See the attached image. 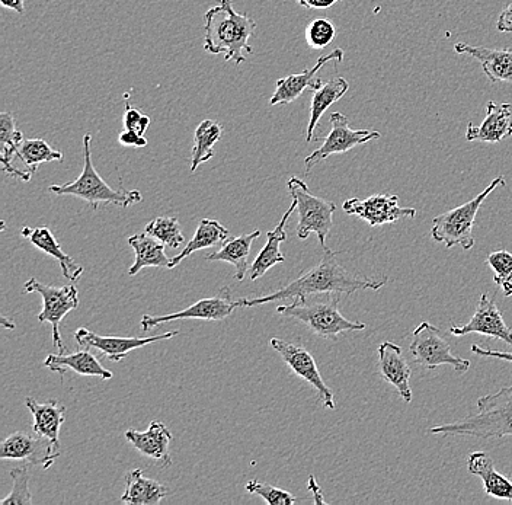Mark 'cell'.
I'll use <instances>...</instances> for the list:
<instances>
[{"mask_svg":"<svg viewBox=\"0 0 512 505\" xmlns=\"http://www.w3.org/2000/svg\"><path fill=\"white\" fill-rule=\"evenodd\" d=\"M261 236L259 230L249 233V235L238 236L224 242L217 251L210 252L204 257V260L210 262H229L235 267V278L238 281L245 280L246 274L251 270L249 265V254H251L252 244Z\"/></svg>","mask_w":512,"mask_h":505,"instance_id":"26","label":"cell"},{"mask_svg":"<svg viewBox=\"0 0 512 505\" xmlns=\"http://www.w3.org/2000/svg\"><path fill=\"white\" fill-rule=\"evenodd\" d=\"M92 134L83 136V171L75 181L63 185H51L48 191L57 196H73L91 204L92 209L98 210L99 204H114V206L128 207L142 203L143 196L140 191H127L124 188L115 190L105 182L104 178L96 172L92 162Z\"/></svg>","mask_w":512,"mask_h":505,"instance_id":"4","label":"cell"},{"mask_svg":"<svg viewBox=\"0 0 512 505\" xmlns=\"http://www.w3.org/2000/svg\"><path fill=\"white\" fill-rule=\"evenodd\" d=\"M512 136V104H486V117L480 126L469 123L467 142L499 143Z\"/></svg>","mask_w":512,"mask_h":505,"instance_id":"20","label":"cell"},{"mask_svg":"<svg viewBox=\"0 0 512 505\" xmlns=\"http://www.w3.org/2000/svg\"><path fill=\"white\" fill-rule=\"evenodd\" d=\"M486 264L494 271V281L505 297L512 296V254L501 249L486 258Z\"/></svg>","mask_w":512,"mask_h":505,"instance_id":"36","label":"cell"},{"mask_svg":"<svg viewBox=\"0 0 512 505\" xmlns=\"http://www.w3.org/2000/svg\"><path fill=\"white\" fill-rule=\"evenodd\" d=\"M0 3H2L3 8L11 9L21 17L25 14L24 0H0Z\"/></svg>","mask_w":512,"mask_h":505,"instance_id":"45","label":"cell"},{"mask_svg":"<svg viewBox=\"0 0 512 505\" xmlns=\"http://www.w3.org/2000/svg\"><path fill=\"white\" fill-rule=\"evenodd\" d=\"M296 210V203H291L290 209L284 213L283 219L278 223L277 228L268 232L267 244H265L262 251L259 252L258 257L255 258L254 264L251 265V280L256 281L258 278L265 276L268 270H271L274 265L283 264L286 261L280 246L287 239L286 225L291 214Z\"/></svg>","mask_w":512,"mask_h":505,"instance_id":"27","label":"cell"},{"mask_svg":"<svg viewBox=\"0 0 512 505\" xmlns=\"http://www.w3.org/2000/svg\"><path fill=\"white\" fill-rule=\"evenodd\" d=\"M467 471L482 479L486 495L512 503V482L496 471L488 453L475 452L467 457Z\"/></svg>","mask_w":512,"mask_h":505,"instance_id":"25","label":"cell"},{"mask_svg":"<svg viewBox=\"0 0 512 505\" xmlns=\"http://www.w3.org/2000/svg\"><path fill=\"white\" fill-rule=\"evenodd\" d=\"M344 60V50L335 49L326 56L319 57L316 65L312 69L304 70L299 75H290L287 78L278 79L277 88L271 97V105H288L300 98L306 89H316L323 85L322 79L318 78V73L326 63H341Z\"/></svg>","mask_w":512,"mask_h":505,"instance_id":"17","label":"cell"},{"mask_svg":"<svg viewBox=\"0 0 512 505\" xmlns=\"http://www.w3.org/2000/svg\"><path fill=\"white\" fill-rule=\"evenodd\" d=\"M271 347L286 361L287 366L296 373L300 379L306 380L318 392L319 401L326 409H335L334 392L329 389L320 375L318 364L312 354L300 345L287 343L278 338H272Z\"/></svg>","mask_w":512,"mask_h":505,"instance_id":"14","label":"cell"},{"mask_svg":"<svg viewBox=\"0 0 512 505\" xmlns=\"http://www.w3.org/2000/svg\"><path fill=\"white\" fill-rule=\"evenodd\" d=\"M350 89V83L347 79L336 76L331 81L323 83L320 88L313 91L312 102H310V121L307 126L306 142H312L315 136L316 127H318L320 118L326 113L329 107L338 102L339 99L347 94Z\"/></svg>","mask_w":512,"mask_h":505,"instance_id":"31","label":"cell"},{"mask_svg":"<svg viewBox=\"0 0 512 505\" xmlns=\"http://www.w3.org/2000/svg\"><path fill=\"white\" fill-rule=\"evenodd\" d=\"M245 488L249 494L258 495L265 503L270 505H293L297 503V498L291 492L272 487V485L262 484L256 479L249 481Z\"/></svg>","mask_w":512,"mask_h":505,"instance_id":"38","label":"cell"},{"mask_svg":"<svg viewBox=\"0 0 512 505\" xmlns=\"http://www.w3.org/2000/svg\"><path fill=\"white\" fill-rule=\"evenodd\" d=\"M450 334L453 337L479 334L486 337L498 338L512 347V329L505 324L504 316L496 305L494 297L488 293L480 294L478 309L469 322L463 326H451Z\"/></svg>","mask_w":512,"mask_h":505,"instance_id":"16","label":"cell"},{"mask_svg":"<svg viewBox=\"0 0 512 505\" xmlns=\"http://www.w3.org/2000/svg\"><path fill=\"white\" fill-rule=\"evenodd\" d=\"M126 439L133 444L137 452L142 453L150 459L156 460L160 469L172 466L171 452L169 446L174 440V434L160 421H152L146 431L127 430Z\"/></svg>","mask_w":512,"mask_h":505,"instance_id":"19","label":"cell"},{"mask_svg":"<svg viewBox=\"0 0 512 505\" xmlns=\"http://www.w3.org/2000/svg\"><path fill=\"white\" fill-rule=\"evenodd\" d=\"M16 159L24 163L25 168L32 172V174L37 172L38 166H40L41 163L64 161L63 153L59 152V150H54L53 147L48 145L46 140L43 139L24 140L18 147V156H16Z\"/></svg>","mask_w":512,"mask_h":505,"instance_id":"34","label":"cell"},{"mask_svg":"<svg viewBox=\"0 0 512 505\" xmlns=\"http://www.w3.org/2000/svg\"><path fill=\"white\" fill-rule=\"evenodd\" d=\"M44 366L51 372L59 373L60 376L66 375L67 370H73L80 376L99 377L102 380L112 379V372L105 369L94 354L89 350H83L70 354H50L44 360Z\"/></svg>","mask_w":512,"mask_h":505,"instance_id":"24","label":"cell"},{"mask_svg":"<svg viewBox=\"0 0 512 505\" xmlns=\"http://www.w3.org/2000/svg\"><path fill=\"white\" fill-rule=\"evenodd\" d=\"M473 354L480 357H489V359H498L510 361L512 363V353H505V351L491 350V348H482L479 345H472Z\"/></svg>","mask_w":512,"mask_h":505,"instance_id":"42","label":"cell"},{"mask_svg":"<svg viewBox=\"0 0 512 505\" xmlns=\"http://www.w3.org/2000/svg\"><path fill=\"white\" fill-rule=\"evenodd\" d=\"M150 123H152V118L149 115H144L137 108L126 105V113H124L123 117L124 129L136 131L140 136H144L146 130L149 129Z\"/></svg>","mask_w":512,"mask_h":505,"instance_id":"40","label":"cell"},{"mask_svg":"<svg viewBox=\"0 0 512 505\" xmlns=\"http://www.w3.org/2000/svg\"><path fill=\"white\" fill-rule=\"evenodd\" d=\"M344 212L350 216L358 217L364 220L373 228L390 225V223L399 222L402 219H415L416 210L409 207L399 206V197L390 196V194H376L360 200V198H350L342 206Z\"/></svg>","mask_w":512,"mask_h":505,"instance_id":"13","label":"cell"},{"mask_svg":"<svg viewBox=\"0 0 512 505\" xmlns=\"http://www.w3.org/2000/svg\"><path fill=\"white\" fill-rule=\"evenodd\" d=\"M0 324H2V328L9 329V331H14L16 328L14 322L9 321L6 316H2V318H0Z\"/></svg>","mask_w":512,"mask_h":505,"instance_id":"47","label":"cell"},{"mask_svg":"<svg viewBox=\"0 0 512 505\" xmlns=\"http://www.w3.org/2000/svg\"><path fill=\"white\" fill-rule=\"evenodd\" d=\"M118 142H120L121 146L126 147H146L147 140L144 139V136H140L139 133L133 130L121 131L120 136H118Z\"/></svg>","mask_w":512,"mask_h":505,"instance_id":"41","label":"cell"},{"mask_svg":"<svg viewBox=\"0 0 512 505\" xmlns=\"http://www.w3.org/2000/svg\"><path fill=\"white\" fill-rule=\"evenodd\" d=\"M409 353L415 363L424 369L434 370L441 366H450L460 375L470 369V361L456 356L440 328L430 322H422L416 326Z\"/></svg>","mask_w":512,"mask_h":505,"instance_id":"8","label":"cell"},{"mask_svg":"<svg viewBox=\"0 0 512 505\" xmlns=\"http://www.w3.org/2000/svg\"><path fill=\"white\" fill-rule=\"evenodd\" d=\"M59 456V447L34 431H16L0 444V459L18 460L28 465L40 466L44 471L50 469Z\"/></svg>","mask_w":512,"mask_h":505,"instance_id":"12","label":"cell"},{"mask_svg":"<svg viewBox=\"0 0 512 505\" xmlns=\"http://www.w3.org/2000/svg\"><path fill=\"white\" fill-rule=\"evenodd\" d=\"M498 187H505V178L496 177L482 193L478 194L469 203L456 209L438 214L432 219L431 236L438 244L446 245L447 249L462 246L464 251H470L475 246L473 229H475L476 216H478L483 201L486 200Z\"/></svg>","mask_w":512,"mask_h":505,"instance_id":"6","label":"cell"},{"mask_svg":"<svg viewBox=\"0 0 512 505\" xmlns=\"http://www.w3.org/2000/svg\"><path fill=\"white\" fill-rule=\"evenodd\" d=\"M454 51L478 60L486 78L492 83L504 82L512 85V50L488 49V47L457 43Z\"/></svg>","mask_w":512,"mask_h":505,"instance_id":"21","label":"cell"},{"mask_svg":"<svg viewBox=\"0 0 512 505\" xmlns=\"http://www.w3.org/2000/svg\"><path fill=\"white\" fill-rule=\"evenodd\" d=\"M179 335V331H169L165 334L156 335V337H110V335H98L89 331L88 328H79L75 334L76 343L83 350H96L102 356L108 357L111 361H121L126 359L131 351L139 350L146 345L159 343V341L171 340Z\"/></svg>","mask_w":512,"mask_h":505,"instance_id":"15","label":"cell"},{"mask_svg":"<svg viewBox=\"0 0 512 505\" xmlns=\"http://www.w3.org/2000/svg\"><path fill=\"white\" fill-rule=\"evenodd\" d=\"M236 308H240V299H233L229 287H223L214 297L198 300L194 305L179 312L169 315L150 316L144 315L142 322L143 331H150L156 326L168 324V322L182 321V319H201V321H223L229 318Z\"/></svg>","mask_w":512,"mask_h":505,"instance_id":"11","label":"cell"},{"mask_svg":"<svg viewBox=\"0 0 512 505\" xmlns=\"http://www.w3.org/2000/svg\"><path fill=\"white\" fill-rule=\"evenodd\" d=\"M21 236L24 239H28L35 248L40 249L44 254L50 255V257L59 262L63 276L67 280L75 283L82 276L85 268L63 251L62 246L57 242L56 236L53 235V232L47 226H40V228L35 229L30 228V226H24L21 229Z\"/></svg>","mask_w":512,"mask_h":505,"instance_id":"22","label":"cell"},{"mask_svg":"<svg viewBox=\"0 0 512 505\" xmlns=\"http://www.w3.org/2000/svg\"><path fill=\"white\" fill-rule=\"evenodd\" d=\"M206 43L204 50L210 54H224V62L242 65L246 54H254L249 40L254 37L256 22L246 14L233 9L232 0H219L206 12Z\"/></svg>","mask_w":512,"mask_h":505,"instance_id":"2","label":"cell"},{"mask_svg":"<svg viewBox=\"0 0 512 505\" xmlns=\"http://www.w3.org/2000/svg\"><path fill=\"white\" fill-rule=\"evenodd\" d=\"M496 28H498V31H501V33H512V3L499 15Z\"/></svg>","mask_w":512,"mask_h":505,"instance_id":"43","label":"cell"},{"mask_svg":"<svg viewBox=\"0 0 512 505\" xmlns=\"http://www.w3.org/2000/svg\"><path fill=\"white\" fill-rule=\"evenodd\" d=\"M296 2L307 9H328L332 8L339 0H296Z\"/></svg>","mask_w":512,"mask_h":505,"instance_id":"44","label":"cell"},{"mask_svg":"<svg viewBox=\"0 0 512 505\" xmlns=\"http://www.w3.org/2000/svg\"><path fill=\"white\" fill-rule=\"evenodd\" d=\"M128 245L134 249L136 261L128 268V276L134 277L146 267L168 268L171 258L165 254V245L149 233H136L128 238Z\"/></svg>","mask_w":512,"mask_h":505,"instance_id":"28","label":"cell"},{"mask_svg":"<svg viewBox=\"0 0 512 505\" xmlns=\"http://www.w3.org/2000/svg\"><path fill=\"white\" fill-rule=\"evenodd\" d=\"M309 489L313 492L315 504H326L325 498L322 495V489H320L318 482H316L315 476H310L309 478Z\"/></svg>","mask_w":512,"mask_h":505,"instance_id":"46","label":"cell"},{"mask_svg":"<svg viewBox=\"0 0 512 505\" xmlns=\"http://www.w3.org/2000/svg\"><path fill=\"white\" fill-rule=\"evenodd\" d=\"M287 187L299 214L297 238L306 241L310 233H316L320 246L326 248V239L334 226L335 203L310 194L306 182L300 178L291 177Z\"/></svg>","mask_w":512,"mask_h":505,"instance_id":"7","label":"cell"},{"mask_svg":"<svg viewBox=\"0 0 512 505\" xmlns=\"http://www.w3.org/2000/svg\"><path fill=\"white\" fill-rule=\"evenodd\" d=\"M146 233L172 249H178L185 241L176 217H158L152 220L147 223Z\"/></svg>","mask_w":512,"mask_h":505,"instance_id":"35","label":"cell"},{"mask_svg":"<svg viewBox=\"0 0 512 505\" xmlns=\"http://www.w3.org/2000/svg\"><path fill=\"white\" fill-rule=\"evenodd\" d=\"M25 293H38L43 297V310L38 315V322H48L53 326V344L59 348V353H66V345L63 344L60 335V324L66 315L79 308V290L75 284H67L64 287H54L50 284L40 283L37 278H31L24 284Z\"/></svg>","mask_w":512,"mask_h":505,"instance_id":"9","label":"cell"},{"mask_svg":"<svg viewBox=\"0 0 512 505\" xmlns=\"http://www.w3.org/2000/svg\"><path fill=\"white\" fill-rule=\"evenodd\" d=\"M331 124L332 129L329 131L328 136L325 137L323 145L304 159V166H306L307 172L312 171V168L328 159L329 156L342 155V153L350 152L354 147L382 137L379 131L352 130L350 121L341 113L331 114Z\"/></svg>","mask_w":512,"mask_h":505,"instance_id":"10","label":"cell"},{"mask_svg":"<svg viewBox=\"0 0 512 505\" xmlns=\"http://www.w3.org/2000/svg\"><path fill=\"white\" fill-rule=\"evenodd\" d=\"M24 142V136L16 127V120L11 113L0 114V145H2V156L0 161L3 163V172L18 178V180L30 182L32 172L19 171L14 166L16 156H18V147Z\"/></svg>","mask_w":512,"mask_h":505,"instance_id":"29","label":"cell"},{"mask_svg":"<svg viewBox=\"0 0 512 505\" xmlns=\"http://www.w3.org/2000/svg\"><path fill=\"white\" fill-rule=\"evenodd\" d=\"M223 136V126L214 120H204L198 124L194 134V147L191 153V172L198 166L213 159L214 146Z\"/></svg>","mask_w":512,"mask_h":505,"instance_id":"33","label":"cell"},{"mask_svg":"<svg viewBox=\"0 0 512 505\" xmlns=\"http://www.w3.org/2000/svg\"><path fill=\"white\" fill-rule=\"evenodd\" d=\"M435 436H472L480 439L512 436V386L482 396L478 412L457 423L431 428Z\"/></svg>","mask_w":512,"mask_h":505,"instance_id":"3","label":"cell"},{"mask_svg":"<svg viewBox=\"0 0 512 505\" xmlns=\"http://www.w3.org/2000/svg\"><path fill=\"white\" fill-rule=\"evenodd\" d=\"M229 238V230L224 228L222 223L217 220L203 219L195 230L194 236L190 242H188L185 249H182L181 254L171 258V265L169 270L178 267L185 258L190 257L194 252L201 251V249L216 248V246H222L224 242Z\"/></svg>","mask_w":512,"mask_h":505,"instance_id":"32","label":"cell"},{"mask_svg":"<svg viewBox=\"0 0 512 505\" xmlns=\"http://www.w3.org/2000/svg\"><path fill=\"white\" fill-rule=\"evenodd\" d=\"M169 491L165 485L155 479L144 478L140 469L127 473L126 489L121 503L130 505H158L168 497Z\"/></svg>","mask_w":512,"mask_h":505,"instance_id":"30","label":"cell"},{"mask_svg":"<svg viewBox=\"0 0 512 505\" xmlns=\"http://www.w3.org/2000/svg\"><path fill=\"white\" fill-rule=\"evenodd\" d=\"M379 354V370L383 380H386L390 385L395 386L400 398L411 404L412 402V389H411V376L412 369L403 354L402 348L392 341H384L377 348Z\"/></svg>","mask_w":512,"mask_h":505,"instance_id":"18","label":"cell"},{"mask_svg":"<svg viewBox=\"0 0 512 505\" xmlns=\"http://www.w3.org/2000/svg\"><path fill=\"white\" fill-rule=\"evenodd\" d=\"M341 294H323V300L294 299L291 305L278 306V315L296 319L306 325L313 334L336 341L339 334L351 331H364L366 324L352 322L339 312Z\"/></svg>","mask_w":512,"mask_h":505,"instance_id":"5","label":"cell"},{"mask_svg":"<svg viewBox=\"0 0 512 505\" xmlns=\"http://www.w3.org/2000/svg\"><path fill=\"white\" fill-rule=\"evenodd\" d=\"M25 405L30 409L32 418H34L32 431L38 436L50 440L54 446L60 449V428L66 420V407L57 399H50V401L40 404L35 399L27 398Z\"/></svg>","mask_w":512,"mask_h":505,"instance_id":"23","label":"cell"},{"mask_svg":"<svg viewBox=\"0 0 512 505\" xmlns=\"http://www.w3.org/2000/svg\"><path fill=\"white\" fill-rule=\"evenodd\" d=\"M339 252H334L328 246L323 248V255L315 267L302 274L287 286L281 287L277 292L256 299H240V308H255L265 303L278 302L287 299H307L315 294H351L360 290H380L387 283V278L374 280L357 274L350 273L341 262L338 261Z\"/></svg>","mask_w":512,"mask_h":505,"instance_id":"1","label":"cell"},{"mask_svg":"<svg viewBox=\"0 0 512 505\" xmlns=\"http://www.w3.org/2000/svg\"><path fill=\"white\" fill-rule=\"evenodd\" d=\"M12 487L11 494L0 501V505H31L32 494L30 491V471L28 466L24 468H15L11 471Z\"/></svg>","mask_w":512,"mask_h":505,"instance_id":"37","label":"cell"},{"mask_svg":"<svg viewBox=\"0 0 512 505\" xmlns=\"http://www.w3.org/2000/svg\"><path fill=\"white\" fill-rule=\"evenodd\" d=\"M335 35V25L329 19H315L307 27L306 41L312 49L323 50L334 41Z\"/></svg>","mask_w":512,"mask_h":505,"instance_id":"39","label":"cell"}]
</instances>
